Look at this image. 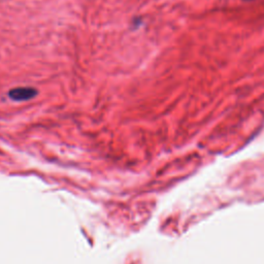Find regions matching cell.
I'll list each match as a JSON object with an SVG mask.
<instances>
[{"mask_svg": "<svg viewBox=\"0 0 264 264\" xmlns=\"http://www.w3.org/2000/svg\"><path fill=\"white\" fill-rule=\"evenodd\" d=\"M8 95L12 100L17 102L27 101L35 98L38 95V90L33 87H17L11 89Z\"/></svg>", "mask_w": 264, "mask_h": 264, "instance_id": "1", "label": "cell"}]
</instances>
